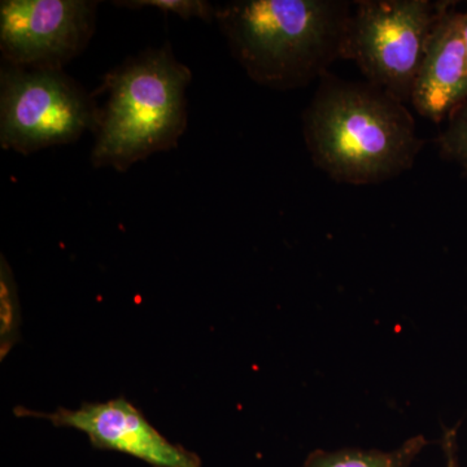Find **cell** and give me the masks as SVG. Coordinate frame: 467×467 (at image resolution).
Instances as JSON below:
<instances>
[{
  "label": "cell",
  "instance_id": "obj_1",
  "mask_svg": "<svg viewBox=\"0 0 467 467\" xmlns=\"http://www.w3.org/2000/svg\"><path fill=\"white\" fill-rule=\"evenodd\" d=\"M313 164L337 183L386 182L413 168L423 147L407 104L370 82L326 73L304 110Z\"/></svg>",
  "mask_w": 467,
  "mask_h": 467
},
{
  "label": "cell",
  "instance_id": "obj_2",
  "mask_svg": "<svg viewBox=\"0 0 467 467\" xmlns=\"http://www.w3.org/2000/svg\"><path fill=\"white\" fill-rule=\"evenodd\" d=\"M352 9L343 0H235L216 5L214 21L252 81L287 91L342 58Z\"/></svg>",
  "mask_w": 467,
  "mask_h": 467
},
{
  "label": "cell",
  "instance_id": "obj_3",
  "mask_svg": "<svg viewBox=\"0 0 467 467\" xmlns=\"http://www.w3.org/2000/svg\"><path fill=\"white\" fill-rule=\"evenodd\" d=\"M192 81V70L174 57L168 43L109 70L92 92L103 98L92 130V167L124 173L155 153L175 149L189 122Z\"/></svg>",
  "mask_w": 467,
  "mask_h": 467
},
{
  "label": "cell",
  "instance_id": "obj_4",
  "mask_svg": "<svg viewBox=\"0 0 467 467\" xmlns=\"http://www.w3.org/2000/svg\"><path fill=\"white\" fill-rule=\"evenodd\" d=\"M450 5L432 0L353 2L342 58L355 61L370 84L410 103L427 42Z\"/></svg>",
  "mask_w": 467,
  "mask_h": 467
},
{
  "label": "cell",
  "instance_id": "obj_5",
  "mask_svg": "<svg viewBox=\"0 0 467 467\" xmlns=\"http://www.w3.org/2000/svg\"><path fill=\"white\" fill-rule=\"evenodd\" d=\"M97 103L64 70L0 69V146L27 156L94 130Z\"/></svg>",
  "mask_w": 467,
  "mask_h": 467
},
{
  "label": "cell",
  "instance_id": "obj_6",
  "mask_svg": "<svg viewBox=\"0 0 467 467\" xmlns=\"http://www.w3.org/2000/svg\"><path fill=\"white\" fill-rule=\"evenodd\" d=\"M98 5L94 0H3V64L64 70L88 48L97 29Z\"/></svg>",
  "mask_w": 467,
  "mask_h": 467
},
{
  "label": "cell",
  "instance_id": "obj_7",
  "mask_svg": "<svg viewBox=\"0 0 467 467\" xmlns=\"http://www.w3.org/2000/svg\"><path fill=\"white\" fill-rule=\"evenodd\" d=\"M15 416L48 420L55 427L77 430L95 450L119 451L150 467H202L201 457L165 438L143 411L124 396L101 402H82L77 409L54 411L16 407Z\"/></svg>",
  "mask_w": 467,
  "mask_h": 467
},
{
  "label": "cell",
  "instance_id": "obj_8",
  "mask_svg": "<svg viewBox=\"0 0 467 467\" xmlns=\"http://www.w3.org/2000/svg\"><path fill=\"white\" fill-rule=\"evenodd\" d=\"M451 2L427 42L410 103L418 115L435 124L448 121L467 100V52L462 12Z\"/></svg>",
  "mask_w": 467,
  "mask_h": 467
},
{
  "label": "cell",
  "instance_id": "obj_9",
  "mask_svg": "<svg viewBox=\"0 0 467 467\" xmlns=\"http://www.w3.org/2000/svg\"><path fill=\"white\" fill-rule=\"evenodd\" d=\"M427 442L425 436L417 435L392 451H315L309 454L303 467H409Z\"/></svg>",
  "mask_w": 467,
  "mask_h": 467
},
{
  "label": "cell",
  "instance_id": "obj_10",
  "mask_svg": "<svg viewBox=\"0 0 467 467\" xmlns=\"http://www.w3.org/2000/svg\"><path fill=\"white\" fill-rule=\"evenodd\" d=\"M21 303L16 276L7 257L0 254V361H5L21 337Z\"/></svg>",
  "mask_w": 467,
  "mask_h": 467
},
{
  "label": "cell",
  "instance_id": "obj_11",
  "mask_svg": "<svg viewBox=\"0 0 467 467\" xmlns=\"http://www.w3.org/2000/svg\"><path fill=\"white\" fill-rule=\"evenodd\" d=\"M119 8H155L165 14L177 15L182 20H198L212 23L216 17V5L207 0H117L112 2Z\"/></svg>",
  "mask_w": 467,
  "mask_h": 467
},
{
  "label": "cell",
  "instance_id": "obj_12",
  "mask_svg": "<svg viewBox=\"0 0 467 467\" xmlns=\"http://www.w3.org/2000/svg\"><path fill=\"white\" fill-rule=\"evenodd\" d=\"M445 159L457 162L467 173V100L451 113L448 125L438 138Z\"/></svg>",
  "mask_w": 467,
  "mask_h": 467
},
{
  "label": "cell",
  "instance_id": "obj_13",
  "mask_svg": "<svg viewBox=\"0 0 467 467\" xmlns=\"http://www.w3.org/2000/svg\"><path fill=\"white\" fill-rule=\"evenodd\" d=\"M442 448L447 454V467H459L456 454V430H447L442 439Z\"/></svg>",
  "mask_w": 467,
  "mask_h": 467
},
{
  "label": "cell",
  "instance_id": "obj_14",
  "mask_svg": "<svg viewBox=\"0 0 467 467\" xmlns=\"http://www.w3.org/2000/svg\"><path fill=\"white\" fill-rule=\"evenodd\" d=\"M462 32H463V39H465L466 52H467V9L465 12H462Z\"/></svg>",
  "mask_w": 467,
  "mask_h": 467
}]
</instances>
